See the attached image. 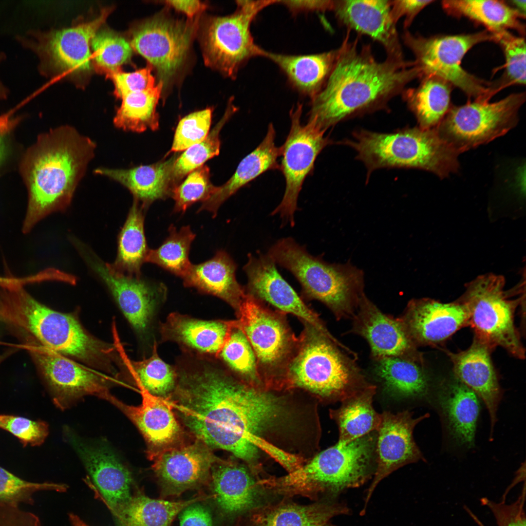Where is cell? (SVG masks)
I'll list each match as a JSON object with an SVG mask.
<instances>
[{
  "label": "cell",
  "instance_id": "6da1fadb",
  "mask_svg": "<svg viewBox=\"0 0 526 526\" xmlns=\"http://www.w3.org/2000/svg\"><path fill=\"white\" fill-rule=\"evenodd\" d=\"M349 33L338 51L331 72L311 99L308 120L326 131L352 117L385 109L411 81L419 78L414 62L374 56L370 45L358 46Z\"/></svg>",
  "mask_w": 526,
  "mask_h": 526
},
{
  "label": "cell",
  "instance_id": "7a4b0ae2",
  "mask_svg": "<svg viewBox=\"0 0 526 526\" xmlns=\"http://www.w3.org/2000/svg\"><path fill=\"white\" fill-rule=\"evenodd\" d=\"M95 148L93 140L69 125L38 137L20 164L28 195L23 232L50 213L67 208Z\"/></svg>",
  "mask_w": 526,
  "mask_h": 526
},
{
  "label": "cell",
  "instance_id": "3957f363",
  "mask_svg": "<svg viewBox=\"0 0 526 526\" xmlns=\"http://www.w3.org/2000/svg\"><path fill=\"white\" fill-rule=\"evenodd\" d=\"M377 437L374 431L348 443L338 441L286 475L268 476L264 483L281 496H300L314 502L337 499L344 491L373 479L377 467Z\"/></svg>",
  "mask_w": 526,
  "mask_h": 526
},
{
  "label": "cell",
  "instance_id": "277c9868",
  "mask_svg": "<svg viewBox=\"0 0 526 526\" xmlns=\"http://www.w3.org/2000/svg\"><path fill=\"white\" fill-rule=\"evenodd\" d=\"M302 322L304 328L284 377L285 390L302 389L322 402L336 403L372 384L350 357L356 356L353 351L311 324Z\"/></svg>",
  "mask_w": 526,
  "mask_h": 526
},
{
  "label": "cell",
  "instance_id": "5b68a950",
  "mask_svg": "<svg viewBox=\"0 0 526 526\" xmlns=\"http://www.w3.org/2000/svg\"><path fill=\"white\" fill-rule=\"evenodd\" d=\"M344 144L357 152V158L367 169V176L381 168L418 169L443 179L456 172L460 154L444 141L435 129L418 126L390 133L359 130Z\"/></svg>",
  "mask_w": 526,
  "mask_h": 526
},
{
  "label": "cell",
  "instance_id": "8992f818",
  "mask_svg": "<svg viewBox=\"0 0 526 526\" xmlns=\"http://www.w3.org/2000/svg\"><path fill=\"white\" fill-rule=\"evenodd\" d=\"M267 254L294 276L305 298L322 302L338 319L353 318L365 294L362 269L350 261L329 263L314 256L290 237L279 240Z\"/></svg>",
  "mask_w": 526,
  "mask_h": 526
},
{
  "label": "cell",
  "instance_id": "52a82bcc",
  "mask_svg": "<svg viewBox=\"0 0 526 526\" xmlns=\"http://www.w3.org/2000/svg\"><path fill=\"white\" fill-rule=\"evenodd\" d=\"M13 291L21 322L42 345L91 366L116 374L115 365L119 359L115 346L91 335L74 314L50 309L19 287Z\"/></svg>",
  "mask_w": 526,
  "mask_h": 526
},
{
  "label": "cell",
  "instance_id": "ba28073f",
  "mask_svg": "<svg viewBox=\"0 0 526 526\" xmlns=\"http://www.w3.org/2000/svg\"><path fill=\"white\" fill-rule=\"evenodd\" d=\"M503 276L486 274L468 282L458 300L467 309L469 326L474 336L493 350L501 347L512 357L523 360L526 350L515 324V313L525 296L513 299L512 291H506Z\"/></svg>",
  "mask_w": 526,
  "mask_h": 526
},
{
  "label": "cell",
  "instance_id": "9c48e42d",
  "mask_svg": "<svg viewBox=\"0 0 526 526\" xmlns=\"http://www.w3.org/2000/svg\"><path fill=\"white\" fill-rule=\"evenodd\" d=\"M285 314L272 310L246 292L236 314L238 325L255 354L263 385L277 390H283L286 369L298 341Z\"/></svg>",
  "mask_w": 526,
  "mask_h": 526
},
{
  "label": "cell",
  "instance_id": "30bf717a",
  "mask_svg": "<svg viewBox=\"0 0 526 526\" xmlns=\"http://www.w3.org/2000/svg\"><path fill=\"white\" fill-rule=\"evenodd\" d=\"M105 8L94 19L71 27L47 31L31 30L16 39L39 59L38 70L46 77H64L81 81L93 68L91 41L111 13Z\"/></svg>",
  "mask_w": 526,
  "mask_h": 526
},
{
  "label": "cell",
  "instance_id": "8fae6325",
  "mask_svg": "<svg viewBox=\"0 0 526 526\" xmlns=\"http://www.w3.org/2000/svg\"><path fill=\"white\" fill-rule=\"evenodd\" d=\"M402 38L414 55L419 79L436 76L458 88L473 100L489 101V82L469 73L461 63L475 45L494 41L492 33L486 30L472 34L424 37L406 30Z\"/></svg>",
  "mask_w": 526,
  "mask_h": 526
},
{
  "label": "cell",
  "instance_id": "7c38bea8",
  "mask_svg": "<svg viewBox=\"0 0 526 526\" xmlns=\"http://www.w3.org/2000/svg\"><path fill=\"white\" fill-rule=\"evenodd\" d=\"M526 100L525 92L514 93L494 102L469 101L451 106L435 129L459 154L502 136L518 122V111Z\"/></svg>",
  "mask_w": 526,
  "mask_h": 526
},
{
  "label": "cell",
  "instance_id": "4fadbf2b",
  "mask_svg": "<svg viewBox=\"0 0 526 526\" xmlns=\"http://www.w3.org/2000/svg\"><path fill=\"white\" fill-rule=\"evenodd\" d=\"M233 14L211 17L202 26L200 40L205 62L226 76L233 78L239 68L252 57L261 56L250 32L257 14L279 0H237Z\"/></svg>",
  "mask_w": 526,
  "mask_h": 526
},
{
  "label": "cell",
  "instance_id": "5bb4252c",
  "mask_svg": "<svg viewBox=\"0 0 526 526\" xmlns=\"http://www.w3.org/2000/svg\"><path fill=\"white\" fill-rule=\"evenodd\" d=\"M302 105L298 103L290 112L291 126L281 148L282 157L280 169L285 181V189L280 204L271 215L279 214L282 225H295L294 213L303 182L314 168L316 160L321 151L333 141L325 136L313 121L301 123Z\"/></svg>",
  "mask_w": 526,
  "mask_h": 526
},
{
  "label": "cell",
  "instance_id": "9a60e30c",
  "mask_svg": "<svg viewBox=\"0 0 526 526\" xmlns=\"http://www.w3.org/2000/svg\"><path fill=\"white\" fill-rule=\"evenodd\" d=\"M197 24L196 19L184 21L157 16L132 28V48L155 68L163 86L183 64Z\"/></svg>",
  "mask_w": 526,
  "mask_h": 526
},
{
  "label": "cell",
  "instance_id": "2e32d148",
  "mask_svg": "<svg viewBox=\"0 0 526 526\" xmlns=\"http://www.w3.org/2000/svg\"><path fill=\"white\" fill-rule=\"evenodd\" d=\"M32 354L60 409L70 407L79 399L93 395L106 400L118 381L85 367L43 345L33 346Z\"/></svg>",
  "mask_w": 526,
  "mask_h": 526
},
{
  "label": "cell",
  "instance_id": "e0dca14e",
  "mask_svg": "<svg viewBox=\"0 0 526 526\" xmlns=\"http://www.w3.org/2000/svg\"><path fill=\"white\" fill-rule=\"evenodd\" d=\"M406 410L397 412L383 410L377 431V467L367 490L360 514H364L377 486L392 473L408 464L425 461L413 436L415 427L429 416L426 413L417 418Z\"/></svg>",
  "mask_w": 526,
  "mask_h": 526
},
{
  "label": "cell",
  "instance_id": "ac0fdd59",
  "mask_svg": "<svg viewBox=\"0 0 526 526\" xmlns=\"http://www.w3.org/2000/svg\"><path fill=\"white\" fill-rule=\"evenodd\" d=\"M212 466L214 499L225 517L236 521L281 496L261 482L260 473L250 467L221 461Z\"/></svg>",
  "mask_w": 526,
  "mask_h": 526
},
{
  "label": "cell",
  "instance_id": "d6986e66",
  "mask_svg": "<svg viewBox=\"0 0 526 526\" xmlns=\"http://www.w3.org/2000/svg\"><path fill=\"white\" fill-rule=\"evenodd\" d=\"M92 269L101 279L134 330L141 335L149 330L160 305L165 300L167 288L160 282L140 277H127L111 272L106 263L84 254Z\"/></svg>",
  "mask_w": 526,
  "mask_h": 526
},
{
  "label": "cell",
  "instance_id": "ffe728a7",
  "mask_svg": "<svg viewBox=\"0 0 526 526\" xmlns=\"http://www.w3.org/2000/svg\"><path fill=\"white\" fill-rule=\"evenodd\" d=\"M243 267L247 278L245 292L262 301L267 302L284 314L297 316L333 338L319 315L309 308L291 286L283 278L276 263L267 254L249 253Z\"/></svg>",
  "mask_w": 526,
  "mask_h": 526
},
{
  "label": "cell",
  "instance_id": "44dd1931",
  "mask_svg": "<svg viewBox=\"0 0 526 526\" xmlns=\"http://www.w3.org/2000/svg\"><path fill=\"white\" fill-rule=\"evenodd\" d=\"M375 373L380 385L379 402L384 410H409L416 404L431 402L432 381L424 363L384 357L376 360Z\"/></svg>",
  "mask_w": 526,
  "mask_h": 526
},
{
  "label": "cell",
  "instance_id": "7402d4cb",
  "mask_svg": "<svg viewBox=\"0 0 526 526\" xmlns=\"http://www.w3.org/2000/svg\"><path fill=\"white\" fill-rule=\"evenodd\" d=\"M353 318L351 331L366 340L376 360L395 357L424 363L400 319L384 314L365 294Z\"/></svg>",
  "mask_w": 526,
  "mask_h": 526
},
{
  "label": "cell",
  "instance_id": "603a6c76",
  "mask_svg": "<svg viewBox=\"0 0 526 526\" xmlns=\"http://www.w3.org/2000/svg\"><path fill=\"white\" fill-rule=\"evenodd\" d=\"M399 319L417 347L443 343L469 326V318L466 306L458 299L444 303L424 298L411 300Z\"/></svg>",
  "mask_w": 526,
  "mask_h": 526
},
{
  "label": "cell",
  "instance_id": "cb8c5ba5",
  "mask_svg": "<svg viewBox=\"0 0 526 526\" xmlns=\"http://www.w3.org/2000/svg\"><path fill=\"white\" fill-rule=\"evenodd\" d=\"M71 444L92 479L85 482L99 496L111 512L132 497L133 478L128 468L105 445L88 444L75 436Z\"/></svg>",
  "mask_w": 526,
  "mask_h": 526
},
{
  "label": "cell",
  "instance_id": "d4e9b609",
  "mask_svg": "<svg viewBox=\"0 0 526 526\" xmlns=\"http://www.w3.org/2000/svg\"><path fill=\"white\" fill-rule=\"evenodd\" d=\"M339 23L348 31L368 36L384 48L387 57L404 59L391 13V0H334L332 10Z\"/></svg>",
  "mask_w": 526,
  "mask_h": 526
},
{
  "label": "cell",
  "instance_id": "484cf974",
  "mask_svg": "<svg viewBox=\"0 0 526 526\" xmlns=\"http://www.w3.org/2000/svg\"><path fill=\"white\" fill-rule=\"evenodd\" d=\"M141 404L127 405L110 395L106 400L124 413L138 429L148 446L149 457L153 459L162 451L174 447L182 435V429L168 399L150 393L138 387Z\"/></svg>",
  "mask_w": 526,
  "mask_h": 526
},
{
  "label": "cell",
  "instance_id": "4316f807",
  "mask_svg": "<svg viewBox=\"0 0 526 526\" xmlns=\"http://www.w3.org/2000/svg\"><path fill=\"white\" fill-rule=\"evenodd\" d=\"M153 469L168 495H179L202 483L218 460L202 441L167 449L156 456Z\"/></svg>",
  "mask_w": 526,
  "mask_h": 526
},
{
  "label": "cell",
  "instance_id": "83f0119b",
  "mask_svg": "<svg viewBox=\"0 0 526 526\" xmlns=\"http://www.w3.org/2000/svg\"><path fill=\"white\" fill-rule=\"evenodd\" d=\"M350 514L347 505L337 499L322 498L303 505L293 498L282 496L251 512L237 523V526H338L331 519Z\"/></svg>",
  "mask_w": 526,
  "mask_h": 526
},
{
  "label": "cell",
  "instance_id": "f1b7e54d",
  "mask_svg": "<svg viewBox=\"0 0 526 526\" xmlns=\"http://www.w3.org/2000/svg\"><path fill=\"white\" fill-rule=\"evenodd\" d=\"M493 350L475 336L466 350L457 353L446 350L452 362L453 375L472 390L486 405L489 414L491 433L503 394L491 358Z\"/></svg>",
  "mask_w": 526,
  "mask_h": 526
},
{
  "label": "cell",
  "instance_id": "f546056e",
  "mask_svg": "<svg viewBox=\"0 0 526 526\" xmlns=\"http://www.w3.org/2000/svg\"><path fill=\"white\" fill-rule=\"evenodd\" d=\"M233 324V320H207L173 312L159 330L162 341L176 342L188 354L217 359Z\"/></svg>",
  "mask_w": 526,
  "mask_h": 526
},
{
  "label": "cell",
  "instance_id": "4dcf8cb0",
  "mask_svg": "<svg viewBox=\"0 0 526 526\" xmlns=\"http://www.w3.org/2000/svg\"><path fill=\"white\" fill-rule=\"evenodd\" d=\"M438 390L436 401L450 436L457 445L472 448L480 411L479 397L453 375Z\"/></svg>",
  "mask_w": 526,
  "mask_h": 526
},
{
  "label": "cell",
  "instance_id": "1f68e13d",
  "mask_svg": "<svg viewBox=\"0 0 526 526\" xmlns=\"http://www.w3.org/2000/svg\"><path fill=\"white\" fill-rule=\"evenodd\" d=\"M237 268L230 255L220 250L210 259L197 264H191L182 278L183 284L186 287L222 299L237 314L246 294L245 289L237 281Z\"/></svg>",
  "mask_w": 526,
  "mask_h": 526
},
{
  "label": "cell",
  "instance_id": "d6a6232c",
  "mask_svg": "<svg viewBox=\"0 0 526 526\" xmlns=\"http://www.w3.org/2000/svg\"><path fill=\"white\" fill-rule=\"evenodd\" d=\"M176 154L167 160L129 169L98 168L94 172L114 180L127 188L133 200L147 209L154 201L171 196L175 187L172 167Z\"/></svg>",
  "mask_w": 526,
  "mask_h": 526
},
{
  "label": "cell",
  "instance_id": "836d02e7",
  "mask_svg": "<svg viewBox=\"0 0 526 526\" xmlns=\"http://www.w3.org/2000/svg\"><path fill=\"white\" fill-rule=\"evenodd\" d=\"M276 131L273 123L268 126L266 135L260 144L239 163L234 173L202 204L198 212L207 210L215 217L221 205L240 188L270 170L280 169L278 162L281 148L275 144Z\"/></svg>",
  "mask_w": 526,
  "mask_h": 526
},
{
  "label": "cell",
  "instance_id": "e575fe53",
  "mask_svg": "<svg viewBox=\"0 0 526 526\" xmlns=\"http://www.w3.org/2000/svg\"><path fill=\"white\" fill-rule=\"evenodd\" d=\"M338 49L308 55H287L262 50L261 56L276 63L291 85L312 99L321 90L335 63Z\"/></svg>",
  "mask_w": 526,
  "mask_h": 526
},
{
  "label": "cell",
  "instance_id": "d590c367",
  "mask_svg": "<svg viewBox=\"0 0 526 526\" xmlns=\"http://www.w3.org/2000/svg\"><path fill=\"white\" fill-rule=\"evenodd\" d=\"M376 392V387L372 384L340 402L338 408L330 410L338 428V442L348 443L378 430L381 416L373 404Z\"/></svg>",
  "mask_w": 526,
  "mask_h": 526
},
{
  "label": "cell",
  "instance_id": "8d00e7d4",
  "mask_svg": "<svg viewBox=\"0 0 526 526\" xmlns=\"http://www.w3.org/2000/svg\"><path fill=\"white\" fill-rule=\"evenodd\" d=\"M145 210L138 202L133 200L118 235L116 259L113 263H106L111 272L127 277H141V268L150 249L145 235Z\"/></svg>",
  "mask_w": 526,
  "mask_h": 526
},
{
  "label": "cell",
  "instance_id": "74e56055",
  "mask_svg": "<svg viewBox=\"0 0 526 526\" xmlns=\"http://www.w3.org/2000/svg\"><path fill=\"white\" fill-rule=\"evenodd\" d=\"M420 79L418 86L406 88L401 95L415 116L418 127L435 129L452 106L451 94L452 86L434 76H425Z\"/></svg>",
  "mask_w": 526,
  "mask_h": 526
},
{
  "label": "cell",
  "instance_id": "f35d334b",
  "mask_svg": "<svg viewBox=\"0 0 526 526\" xmlns=\"http://www.w3.org/2000/svg\"><path fill=\"white\" fill-rule=\"evenodd\" d=\"M441 5L449 15L466 18L492 34L513 29L525 35V25L520 19L522 18L506 1L445 0Z\"/></svg>",
  "mask_w": 526,
  "mask_h": 526
},
{
  "label": "cell",
  "instance_id": "ab89813d",
  "mask_svg": "<svg viewBox=\"0 0 526 526\" xmlns=\"http://www.w3.org/2000/svg\"><path fill=\"white\" fill-rule=\"evenodd\" d=\"M197 500L172 502L137 493L111 512L116 526H169L178 514Z\"/></svg>",
  "mask_w": 526,
  "mask_h": 526
},
{
  "label": "cell",
  "instance_id": "60d3db41",
  "mask_svg": "<svg viewBox=\"0 0 526 526\" xmlns=\"http://www.w3.org/2000/svg\"><path fill=\"white\" fill-rule=\"evenodd\" d=\"M163 87V83L159 82L150 89L123 95L113 119L114 126L124 131L135 132L157 130L159 117L156 107Z\"/></svg>",
  "mask_w": 526,
  "mask_h": 526
},
{
  "label": "cell",
  "instance_id": "b9f144b4",
  "mask_svg": "<svg viewBox=\"0 0 526 526\" xmlns=\"http://www.w3.org/2000/svg\"><path fill=\"white\" fill-rule=\"evenodd\" d=\"M122 358L138 387L165 399L173 394L177 378L175 366L166 363L159 357L155 341L149 358L138 361L126 359L125 355Z\"/></svg>",
  "mask_w": 526,
  "mask_h": 526
},
{
  "label": "cell",
  "instance_id": "7bdbcfd3",
  "mask_svg": "<svg viewBox=\"0 0 526 526\" xmlns=\"http://www.w3.org/2000/svg\"><path fill=\"white\" fill-rule=\"evenodd\" d=\"M169 232V236L159 247L149 249L146 262L157 265L183 278L192 264L189 260V253L196 235L188 225L184 226L178 230L171 225Z\"/></svg>",
  "mask_w": 526,
  "mask_h": 526
},
{
  "label": "cell",
  "instance_id": "ee69618b",
  "mask_svg": "<svg viewBox=\"0 0 526 526\" xmlns=\"http://www.w3.org/2000/svg\"><path fill=\"white\" fill-rule=\"evenodd\" d=\"M218 358L242 380L253 386L265 387L258 372L254 352L237 320H233L228 338Z\"/></svg>",
  "mask_w": 526,
  "mask_h": 526
},
{
  "label": "cell",
  "instance_id": "f6af8a7d",
  "mask_svg": "<svg viewBox=\"0 0 526 526\" xmlns=\"http://www.w3.org/2000/svg\"><path fill=\"white\" fill-rule=\"evenodd\" d=\"M94 67L107 75L129 62L132 48L124 36L109 28H100L91 41Z\"/></svg>",
  "mask_w": 526,
  "mask_h": 526
},
{
  "label": "cell",
  "instance_id": "bcb514c9",
  "mask_svg": "<svg viewBox=\"0 0 526 526\" xmlns=\"http://www.w3.org/2000/svg\"><path fill=\"white\" fill-rule=\"evenodd\" d=\"M237 111V108L229 103L223 117L215 125L207 137L202 142L195 144L176 158L172 167V178L175 187L187 175L203 166L208 160L219 154L221 141L220 131L225 124Z\"/></svg>",
  "mask_w": 526,
  "mask_h": 526
},
{
  "label": "cell",
  "instance_id": "7dc6e473",
  "mask_svg": "<svg viewBox=\"0 0 526 526\" xmlns=\"http://www.w3.org/2000/svg\"><path fill=\"white\" fill-rule=\"evenodd\" d=\"M494 41L502 49L505 58V71L495 82H490L489 95L512 85L526 84V41L522 36H516L508 30L492 34Z\"/></svg>",
  "mask_w": 526,
  "mask_h": 526
},
{
  "label": "cell",
  "instance_id": "c3c4849f",
  "mask_svg": "<svg viewBox=\"0 0 526 526\" xmlns=\"http://www.w3.org/2000/svg\"><path fill=\"white\" fill-rule=\"evenodd\" d=\"M68 486L51 482L33 483L19 478L0 466V503L19 506L32 504L33 495L38 491L66 492Z\"/></svg>",
  "mask_w": 526,
  "mask_h": 526
},
{
  "label": "cell",
  "instance_id": "681fc988",
  "mask_svg": "<svg viewBox=\"0 0 526 526\" xmlns=\"http://www.w3.org/2000/svg\"><path fill=\"white\" fill-rule=\"evenodd\" d=\"M216 188L210 181L209 168L207 165L199 167L172 190L171 197L175 202L174 211L184 213L193 204L208 199Z\"/></svg>",
  "mask_w": 526,
  "mask_h": 526
},
{
  "label": "cell",
  "instance_id": "f907efd6",
  "mask_svg": "<svg viewBox=\"0 0 526 526\" xmlns=\"http://www.w3.org/2000/svg\"><path fill=\"white\" fill-rule=\"evenodd\" d=\"M210 108L195 112L182 118L177 126L171 152H180L203 141L208 135L211 123Z\"/></svg>",
  "mask_w": 526,
  "mask_h": 526
},
{
  "label": "cell",
  "instance_id": "816d5d0a",
  "mask_svg": "<svg viewBox=\"0 0 526 526\" xmlns=\"http://www.w3.org/2000/svg\"><path fill=\"white\" fill-rule=\"evenodd\" d=\"M0 429L17 437L24 446L41 445L49 433L46 422L11 414H0Z\"/></svg>",
  "mask_w": 526,
  "mask_h": 526
},
{
  "label": "cell",
  "instance_id": "f5cc1de1",
  "mask_svg": "<svg viewBox=\"0 0 526 526\" xmlns=\"http://www.w3.org/2000/svg\"><path fill=\"white\" fill-rule=\"evenodd\" d=\"M150 66L133 72H125L121 69L107 75L111 78L114 85V94L117 98L125 94L146 90L154 87L155 78L151 73Z\"/></svg>",
  "mask_w": 526,
  "mask_h": 526
},
{
  "label": "cell",
  "instance_id": "db71d44e",
  "mask_svg": "<svg viewBox=\"0 0 526 526\" xmlns=\"http://www.w3.org/2000/svg\"><path fill=\"white\" fill-rule=\"evenodd\" d=\"M525 492L515 503L506 505L495 503L485 500L487 505L493 512L498 526H526L525 515L523 509Z\"/></svg>",
  "mask_w": 526,
  "mask_h": 526
},
{
  "label": "cell",
  "instance_id": "11a10c76",
  "mask_svg": "<svg viewBox=\"0 0 526 526\" xmlns=\"http://www.w3.org/2000/svg\"><path fill=\"white\" fill-rule=\"evenodd\" d=\"M433 1L432 0H391L392 15L396 23L400 18L404 17L403 25L406 29L411 25L417 14Z\"/></svg>",
  "mask_w": 526,
  "mask_h": 526
},
{
  "label": "cell",
  "instance_id": "9f6ffc18",
  "mask_svg": "<svg viewBox=\"0 0 526 526\" xmlns=\"http://www.w3.org/2000/svg\"><path fill=\"white\" fill-rule=\"evenodd\" d=\"M180 514L179 526H212L211 515L202 505L192 503L185 508Z\"/></svg>",
  "mask_w": 526,
  "mask_h": 526
},
{
  "label": "cell",
  "instance_id": "6f0895ef",
  "mask_svg": "<svg viewBox=\"0 0 526 526\" xmlns=\"http://www.w3.org/2000/svg\"><path fill=\"white\" fill-rule=\"evenodd\" d=\"M334 0H280L293 12L332 10Z\"/></svg>",
  "mask_w": 526,
  "mask_h": 526
},
{
  "label": "cell",
  "instance_id": "680465c9",
  "mask_svg": "<svg viewBox=\"0 0 526 526\" xmlns=\"http://www.w3.org/2000/svg\"><path fill=\"white\" fill-rule=\"evenodd\" d=\"M167 4L174 8L176 10L186 14L189 19L193 18L203 12L206 5L199 0H167Z\"/></svg>",
  "mask_w": 526,
  "mask_h": 526
},
{
  "label": "cell",
  "instance_id": "91938a15",
  "mask_svg": "<svg viewBox=\"0 0 526 526\" xmlns=\"http://www.w3.org/2000/svg\"><path fill=\"white\" fill-rule=\"evenodd\" d=\"M13 113L11 111L0 115V135H7L21 121L20 117H14Z\"/></svg>",
  "mask_w": 526,
  "mask_h": 526
},
{
  "label": "cell",
  "instance_id": "94428289",
  "mask_svg": "<svg viewBox=\"0 0 526 526\" xmlns=\"http://www.w3.org/2000/svg\"><path fill=\"white\" fill-rule=\"evenodd\" d=\"M507 2L518 13L522 19H525L526 0H511L507 1Z\"/></svg>",
  "mask_w": 526,
  "mask_h": 526
},
{
  "label": "cell",
  "instance_id": "6125c7cd",
  "mask_svg": "<svg viewBox=\"0 0 526 526\" xmlns=\"http://www.w3.org/2000/svg\"><path fill=\"white\" fill-rule=\"evenodd\" d=\"M23 280L0 277V286L10 289L20 286Z\"/></svg>",
  "mask_w": 526,
  "mask_h": 526
},
{
  "label": "cell",
  "instance_id": "be15d7a7",
  "mask_svg": "<svg viewBox=\"0 0 526 526\" xmlns=\"http://www.w3.org/2000/svg\"><path fill=\"white\" fill-rule=\"evenodd\" d=\"M6 58V54L3 52H0V64ZM9 94V90L5 86L0 79V100H4L7 98Z\"/></svg>",
  "mask_w": 526,
  "mask_h": 526
},
{
  "label": "cell",
  "instance_id": "e7e4bbea",
  "mask_svg": "<svg viewBox=\"0 0 526 526\" xmlns=\"http://www.w3.org/2000/svg\"><path fill=\"white\" fill-rule=\"evenodd\" d=\"M6 135H0V164L5 159L8 152V145Z\"/></svg>",
  "mask_w": 526,
  "mask_h": 526
},
{
  "label": "cell",
  "instance_id": "03108f58",
  "mask_svg": "<svg viewBox=\"0 0 526 526\" xmlns=\"http://www.w3.org/2000/svg\"><path fill=\"white\" fill-rule=\"evenodd\" d=\"M68 516L72 526H90L78 515L74 513H70Z\"/></svg>",
  "mask_w": 526,
  "mask_h": 526
}]
</instances>
